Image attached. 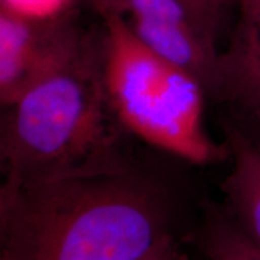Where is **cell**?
<instances>
[{
	"label": "cell",
	"instance_id": "11",
	"mask_svg": "<svg viewBox=\"0 0 260 260\" xmlns=\"http://www.w3.org/2000/svg\"><path fill=\"white\" fill-rule=\"evenodd\" d=\"M138 260H188L174 237H168L154 249Z\"/></svg>",
	"mask_w": 260,
	"mask_h": 260
},
{
	"label": "cell",
	"instance_id": "10",
	"mask_svg": "<svg viewBox=\"0 0 260 260\" xmlns=\"http://www.w3.org/2000/svg\"><path fill=\"white\" fill-rule=\"evenodd\" d=\"M216 34H219L226 12L236 8V0H184Z\"/></svg>",
	"mask_w": 260,
	"mask_h": 260
},
{
	"label": "cell",
	"instance_id": "9",
	"mask_svg": "<svg viewBox=\"0 0 260 260\" xmlns=\"http://www.w3.org/2000/svg\"><path fill=\"white\" fill-rule=\"evenodd\" d=\"M77 0H0V10L32 21H52L73 15Z\"/></svg>",
	"mask_w": 260,
	"mask_h": 260
},
{
	"label": "cell",
	"instance_id": "5",
	"mask_svg": "<svg viewBox=\"0 0 260 260\" xmlns=\"http://www.w3.org/2000/svg\"><path fill=\"white\" fill-rule=\"evenodd\" d=\"M90 40L73 15L32 21L0 10V102L8 106L52 74L67 67Z\"/></svg>",
	"mask_w": 260,
	"mask_h": 260
},
{
	"label": "cell",
	"instance_id": "4",
	"mask_svg": "<svg viewBox=\"0 0 260 260\" xmlns=\"http://www.w3.org/2000/svg\"><path fill=\"white\" fill-rule=\"evenodd\" d=\"M124 19L149 50L199 81L211 96L220 50L216 34L184 0H93Z\"/></svg>",
	"mask_w": 260,
	"mask_h": 260
},
{
	"label": "cell",
	"instance_id": "1",
	"mask_svg": "<svg viewBox=\"0 0 260 260\" xmlns=\"http://www.w3.org/2000/svg\"><path fill=\"white\" fill-rule=\"evenodd\" d=\"M170 236L157 188L134 171L0 188V260H138Z\"/></svg>",
	"mask_w": 260,
	"mask_h": 260
},
{
	"label": "cell",
	"instance_id": "6",
	"mask_svg": "<svg viewBox=\"0 0 260 260\" xmlns=\"http://www.w3.org/2000/svg\"><path fill=\"white\" fill-rule=\"evenodd\" d=\"M237 21L220 50L211 96L245 121L260 118V0H236Z\"/></svg>",
	"mask_w": 260,
	"mask_h": 260
},
{
	"label": "cell",
	"instance_id": "2",
	"mask_svg": "<svg viewBox=\"0 0 260 260\" xmlns=\"http://www.w3.org/2000/svg\"><path fill=\"white\" fill-rule=\"evenodd\" d=\"M4 182L48 183L133 171L132 135L104 80L103 40L90 39L75 59L3 107Z\"/></svg>",
	"mask_w": 260,
	"mask_h": 260
},
{
	"label": "cell",
	"instance_id": "12",
	"mask_svg": "<svg viewBox=\"0 0 260 260\" xmlns=\"http://www.w3.org/2000/svg\"><path fill=\"white\" fill-rule=\"evenodd\" d=\"M247 132L253 136V139L260 145V118L258 119H248L241 124Z\"/></svg>",
	"mask_w": 260,
	"mask_h": 260
},
{
	"label": "cell",
	"instance_id": "7",
	"mask_svg": "<svg viewBox=\"0 0 260 260\" xmlns=\"http://www.w3.org/2000/svg\"><path fill=\"white\" fill-rule=\"evenodd\" d=\"M230 168L220 184L224 209L260 247V145L241 124L226 123Z\"/></svg>",
	"mask_w": 260,
	"mask_h": 260
},
{
	"label": "cell",
	"instance_id": "8",
	"mask_svg": "<svg viewBox=\"0 0 260 260\" xmlns=\"http://www.w3.org/2000/svg\"><path fill=\"white\" fill-rule=\"evenodd\" d=\"M198 236L200 249L209 260H260V247L224 207L207 205Z\"/></svg>",
	"mask_w": 260,
	"mask_h": 260
},
{
	"label": "cell",
	"instance_id": "3",
	"mask_svg": "<svg viewBox=\"0 0 260 260\" xmlns=\"http://www.w3.org/2000/svg\"><path fill=\"white\" fill-rule=\"evenodd\" d=\"M100 14L106 90L130 134L194 164L228 159L225 142L205 129L199 81L149 50L118 14Z\"/></svg>",
	"mask_w": 260,
	"mask_h": 260
}]
</instances>
